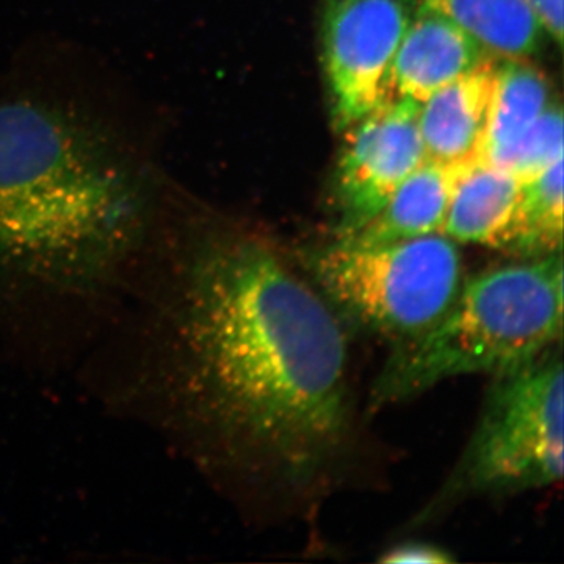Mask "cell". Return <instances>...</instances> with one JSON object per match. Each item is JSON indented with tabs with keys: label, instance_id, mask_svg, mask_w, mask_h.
<instances>
[{
	"label": "cell",
	"instance_id": "9c48e42d",
	"mask_svg": "<svg viewBox=\"0 0 564 564\" xmlns=\"http://www.w3.org/2000/svg\"><path fill=\"white\" fill-rule=\"evenodd\" d=\"M497 65L488 61L448 82L419 109L425 161L464 169L484 161L486 137L491 122Z\"/></svg>",
	"mask_w": 564,
	"mask_h": 564
},
{
	"label": "cell",
	"instance_id": "7a4b0ae2",
	"mask_svg": "<svg viewBox=\"0 0 564 564\" xmlns=\"http://www.w3.org/2000/svg\"><path fill=\"white\" fill-rule=\"evenodd\" d=\"M124 93L66 58L0 73V267L96 284L150 239L172 181Z\"/></svg>",
	"mask_w": 564,
	"mask_h": 564
},
{
	"label": "cell",
	"instance_id": "9a60e30c",
	"mask_svg": "<svg viewBox=\"0 0 564 564\" xmlns=\"http://www.w3.org/2000/svg\"><path fill=\"white\" fill-rule=\"evenodd\" d=\"M563 159V110L551 102L508 154L502 169L519 182L533 180Z\"/></svg>",
	"mask_w": 564,
	"mask_h": 564
},
{
	"label": "cell",
	"instance_id": "6da1fadb",
	"mask_svg": "<svg viewBox=\"0 0 564 564\" xmlns=\"http://www.w3.org/2000/svg\"><path fill=\"white\" fill-rule=\"evenodd\" d=\"M162 218L180 388L204 451L263 518L311 521L362 454L343 317L269 240L176 223L169 198Z\"/></svg>",
	"mask_w": 564,
	"mask_h": 564
},
{
	"label": "cell",
	"instance_id": "ba28073f",
	"mask_svg": "<svg viewBox=\"0 0 564 564\" xmlns=\"http://www.w3.org/2000/svg\"><path fill=\"white\" fill-rule=\"evenodd\" d=\"M488 61L491 55L456 22L421 2L393 54L381 99L425 102L448 82Z\"/></svg>",
	"mask_w": 564,
	"mask_h": 564
},
{
	"label": "cell",
	"instance_id": "30bf717a",
	"mask_svg": "<svg viewBox=\"0 0 564 564\" xmlns=\"http://www.w3.org/2000/svg\"><path fill=\"white\" fill-rule=\"evenodd\" d=\"M521 182L514 174L477 161L456 172L443 234L456 243L502 250L518 207Z\"/></svg>",
	"mask_w": 564,
	"mask_h": 564
},
{
	"label": "cell",
	"instance_id": "277c9868",
	"mask_svg": "<svg viewBox=\"0 0 564 564\" xmlns=\"http://www.w3.org/2000/svg\"><path fill=\"white\" fill-rule=\"evenodd\" d=\"M562 344L534 361L492 377L462 458L414 524L474 497L510 496L563 478Z\"/></svg>",
	"mask_w": 564,
	"mask_h": 564
},
{
	"label": "cell",
	"instance_id": "e0dca14e",
	"mask_svg": "<svg viewBox=\"0 0 564 564\" xmlns=\"http://www.w3.org/2000/svg\"><path fill=\"white\" fill-rule=\"evenodd\" d=\"M544 33L552 36L558 46L563 43V0H525Z\"/></svg>",
	"mask_w": 564,
	"mask_h": 564
},
{
	"label": "cell",
	"instance_id": "8fae6325",
	"mask_svg": "<svg viewBox=\"0 0 564 564\" xmlns=\"http://www.w3.org/2000/svg\"><path fill=\"white\" fill-rule=\"evenodd\" d=\"M459 169L425 161L393 192L377 215L339 242L377 247L443 232L445 212Z\"/></svg>",
	"mask_w": 564,
	"mask_h": 564
},
{
	"label": "cell",
	"instance_id": "52a82bcc",
	"mask_svg": "<svg viewBox=\"0 0 564 564\" xmlns=\"http://www.w3.org/2000/svg\"><path fill=\"white\" fill-rule=\"evenodd\" d=\"M421 104L381 99L345 129L347 137L337 166V239L351 236L372 220L393 192L425 162Z\"/></svg>",
	"mask_w": 564,
	"mask_h": 564
},
{
	"label": "cell",
	"instance_id": "7c38bea8",
	"mask_svg": "<svg viewBox=\"0 0 564 564\" xmlns=\"http://www.w3.org/2000/svg\"><path fill=\"white\" fill-rule=\"evenodd\" d=\"M441 11L496 61L529 58L544 31L525 0H422Z\"/></svg>",
	"mask_w": 564,
	"mask_h": 564
},
{
	"label": "cell",
	"instance_id": "8992f818",
	"mask_svg": "<svg viewBox=\"0 0 564 564\" xmlns=\"http://www.w3.org/2000/svg\"><path fill=\"white\" fill-rule=\"evenodd\" d=\"M410 21L408 0H326L323 55L340 131L383 98L389 66Z\"/></svg>",
	"mask_w": 564,
	"mask_h": 564
},
{
	"label": "cell",
	"instance_id": "5bb4252c",
	"mask_svg": "<svg viewBox=\"0 0 564 564\" xmlns=\"http://www.w3.org/2000/svg\"><path fill=\"white\" fill-rule=\"evenodd\" d=\"M563 250V159L521 182L518 207L502 251L530 259Z\"/></svg>",
	"mask_w": 564,
	"mask_h": 564
},
{
	"label": "cell",
	"instance_id": "2e32d148",
	"mask_svg": "<svg viewBox=\"0 0 564 564\" xmlns=\"http://www.w3.org/2000/svg\"><path fill=\"white\" fill-rule=\"evenodd\" d=\"M381 562L388 564H445L454 562V558L447 551L436 547V545L410 543L397 545L386 552Z\"/></svg>",
	"mask_w": 564,
	"mask_h": 564
},
{
	"label": "cell",
	"instance_id": "5b68a950",
	"mask_svg": "<svg viewBox=\"0 0 564 564\" xmlns=\"http://www.w3.org/2000/svg\"><path fill=\"white\" fill-rule=\"evenodd\" d=\"M304 269L344 322L393 344L440 321L464 281L458 247L443 232L377 247L334 240Z\"/></svg>",
	"mask_w": 564,
	"mask_h": 564
},
{
	"label": "cell",
	"instance_id": "3957f363",
	"mask_svg": "<svg viewBox=\"0 0 564 564\" xmlns=\"http://www.w3.org/2000/svg\"><path fill=\"white\" fill-rule=\"evenodd\" d=\"M563 254L518 259L464 280L426 332L393 344L372 410L406 402L456 377L511 372L563 339Z\"/></svg>",
	"mask_w": 564,
	"mask_h": 564
},
{
	"label": "cell",
	"instance_id": "4fadbf2b",
	"mask_svg": "<svg viewBox=\"0 0 564 564\" xmlns=\"http://www.w3.org/2000/svg\"><path fill=\"white\" fill-rule=\"evenodd\" d=\"M551 102V87L543 70L527 58L499 61L484 161L502 166Z\"/></svg>",
	"mask_w": 564,
	"mask_h": 564
}]
</instances>
